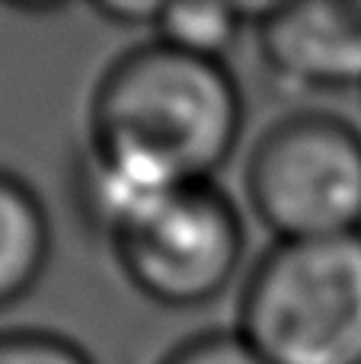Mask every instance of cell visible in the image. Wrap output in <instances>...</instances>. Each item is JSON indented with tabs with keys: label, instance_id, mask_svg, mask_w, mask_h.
Here are the masks:
<instances>
[{
	"label": "cell",
	"instance_id": "cell-1",
	"mask_svg": "<svg viewBox=\"0 0 361 364\" xmlns=\"http://www.w3.org/2000/svg\"><path fill=\"white\" fill-rule=\"evenodd\" d=\"M243 119V93L227 64L151 38L96 83L87 147L157 186H202L237 151Z\"/></svg>",
	"mask_w": 361,
	"mask_h": 364
},
{
	"label": "cell",
	"instance_id": "cell-2",
	"mask_svg": "<svg viewBox=\"0 0 361 364\" xmlns=\"http://www.w3.org/2000/svg\"><path fill=\"white\" fill-rule=\"evenodd\" d=\"M237 333L269 364H361V230L262 252Z\"/></svg>",
	"mask_w": 361,
	"mask_h": 364
},
{
	"label": "cell",
	"instance_id": "cell-3",
	"mask_svg": "<svg viewBox=\"0 0 361 364\" xmlns=\"http://www.w3.org/2000/svg\"><path fill=\"white\" fill-rule=\"evenodd\" d=\"M247 201L275 243L361 230V132L330 112L275 122L247 160Z\"/></svg>",
	"mask_w": 361,
	"mask_h": 364
},
{
	"label": "cell",
	"instance_id": "cell-4",
	"mask_svg": "<svg viewBox=\"0 0 361 364\" xmlns=\"http://www.w3.org/2000/svg\"><path fill=\"white\" fill-rule=\"evenodd\" d=\"M109 250L141 297L166 310H195L240 275L247 224L215 182L183 186L134 218Z\"/></svg>",
	"mask_w": 361,
	"mask_h": 364
},
{
	"label": "cell",
	"instance_id": "cell-5",
	"mask_svg": "<svg viewBox=\"0 0 361 364\" xmlns=\"http://www.w3.org/2000/svg\"><path fill=\"white\" fill-rule=\"evenodd\" d=\"M256 36L269 70L291 87H361V0L272 4Z\"/></svg>",
	"mask_w": 361,
	"mask_h": 364
},
{
	"label": "cell",
	"instance_id": "cell-6",
	"mask_svg": "<svg viewBox=\"0 0 361 364\" xmlns=\"http://www.w3.org/2000/svg\"><path fill=\"white\" fill-rule=\"evenodd\" d=\"M51 259V220L42 198L0 170V310L23 301Z\"/></svg>",
	"mask_w": 361,
	"mask_h": 364
},
{
	"label": "cell",
	"instance_id": "cell-7",
	"mask_svg": "<svg viewBox=\"0 0 361 364\" xmlns=\"http://www.w3.org/2000/svg\"><path fill=\"white\" fill-rule=\"evenodd\" d=\"M243 6L234 0H217V4H163L153 26V38L170 48L183 51L205 61H224L243 29H247Z\"/></svg>",
	"mask_w": 361,
	"mask_h": 364
},
{
	"label": "cell",
	"instance_id": "cell-8",
	"mask_svg": "<svg viewBox=\"0 0 361 364\" xmlns=\"http://www.w3.org/2000/svg\"><path fill=\"white\" fill-rule=\"evenodd\" d=\"M0 364H96L68 336L48 329H6L0 333Z\"/></svg>",
	"mask_w": 361,
	"mask_h": 364
},
{
	"label": "cell",
	"instance_id": "cell-9",
	"mask_svg": "<svg viewBox=\"0 0 361 364\" xmlns=\"http://www.w3.org/2000/svg\"><path fill=\"white\" fill-rule=\"evenodd\" d=\"M160 364H269L240 333H205L173 348Z\"/></svg>",
	"mask_w": 361,
	"mask_h": 364
},
{
	"label": "cell",
	"instance_id": "cell-10",
	"mask_svg": "<svg viewBox=\"0 0 361 364\" xmlns=\"http://www.w3.org/2000/svg\"><path fill=\"white\" fill-rule=\"evenodd\" d=\"M160 10H163L160 0H102V4H93L96 16L106 19L109 26H122V29H153Z\"/></svg>",
	"mask_w": 361,
	"mask_h": 364
}]
</instances>
